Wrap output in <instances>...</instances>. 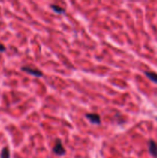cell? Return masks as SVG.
<instances>
[{
	"label": "cell",
	"instance_id": "7a4b0ae2",
	"mask_svg": "<svg viewBox=\"0 0 157 158\" xmlns=\"http://www.w3.org/2000/svg\"><path fill=\"white\" fill-rule=\"evenodd\" d=\"M21 70L27 72L28 74H31V75H33L35 77H43V72L39 69H35V68H32L31 67H22L21 68Z\"/></svg>",
	"mask_w": 157,
	"mask_h": 158
},
{
	"label": "cell",
	"instance_id": "9c48e42d",
	"mask_svg": "<svg viewBox=\"0 0 157 158\" xmlns=\"http://www.w3.org/2000/svg\"><path fill=\"white\" fill-rule=\"evenodd\" d=\"M156 120H157V117H156Z\"/></svg>",
	"mask_w": 157,
	"mask_h": 158
},
{
	"label": "cell",
	"instance_id": "8992f818",
	"mask_svg": "<svg viewBox=\"0 0 157 158\" xmlns=\"http://www.w3.org/2000/svg\"><path fill=\"white\" fill-rule=\"evenodd\" d=\"M51 8L56 12V13H58V14H62V13H65L66 10L62 8H60L59 6H56V5H51Z\"/></svg>",
	"mask_w": 157,
	"mask_h": 158
},
{
	"label": "cell",
	"instance_id": "52a82bcc",
	"mask_svg": "<svg viewBox=\"0 0 157 158\" xmlns=\"http://www.w3.org/2000/svg\"><path fill=\"white\" fill-rule=\"evenodd\" d=\"M10 153H9V150L8 147H5L3 148V150L1 151V153H0V155H1V158H9L10 157Z\"/></svg>",
	"mask_w": 157,
	"mask_h": 158
},
{
	"label": "cell",
	"instance_id": "3957f363",
	"mask_svg": "<svg viewBox=\"0 0 157 158\" xmlns=\"http://www.w3.org/2000/svg\"><path fill=\"white\" fill-rule=\"evenodd\" d=\"M86 117L88 118V120L90 122H92V124H100L101 123V117L98 114H94V113H91V114H87Z\"/></svg>",
	"mask_w": 157,
	"mask_h": 158
},
{
	"label": "cell",
	"instance_id": "6da1fadb",
	"mask_svg": "<svg viewBox=\"0 0 157 158\" xmlns=\"http://www.w3.org/2000/svg\"><path fill=\"white\" fill-rule=\"evenodd\" d=\"M53 153L57 155H64L66 153V150L62 144V141L59 139H57L55 142V145L53 147Z\"/></svg>",
	"mask_w": 157,
	"mask_h": 158
},
{
	"label": "cell",
	"instance_id": "5b68a950",
	"mask_svg": "<svg viewBox=\"0 0 157 158\" xmlns=\"http://www.w3.org/2000/svg\"><path fill=\"white\" fill-rule=\"evenodd\" d=\"M144 74L146 75V77L149 80L157 83V73H155V72H152V71H146V72H144Z\"/></svg>",
	"mask_w": 157,
	"mask_h": 158
},
{
	"label": "cell",
	"instance_id": "ba28073f",
	"mask_svg": "<svg viewBox=\"0 0 157 158\" xmlns=\"http://www.w3.org/2000/svg\"><path fill=\"white\" fill-rule=\"evenodd\" d=\"M5 50H6V47L2 44H0V52H4Z\"/></svg>",
	"mask_w": 157,
	"mask_h": 158
},
{
	"label": "cell",
	"instance_id": "277c9868",
	"mask_svg": "<svg viewBox=\"0 0 157 158\" xmlns=\"http://www.w3.org/2000/svg\"><path fill=\"white\" fill-rule=\"evenodd\" d=\"M149 152L153 157L157 158V143L152 140L149 141Z\"/></svg>",
	"mask_w": 157,
	"mask_h": 158
}]
</instances>
